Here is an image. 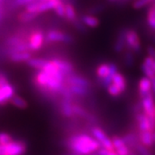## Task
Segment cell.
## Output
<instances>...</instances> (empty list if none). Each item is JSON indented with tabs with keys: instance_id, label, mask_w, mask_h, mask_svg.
Masks as SVG:
<instances>
[{
	"instance_id": "cell-5",
	"label": "cell",
	"mask_w": 155,
	"mask_h": 155,
	"mask_svg": "<svg viewBox=\"0 0 155 155\" xmlns=\"http://www.w3.org/2000/svg\"><path fill=\"white\" fill-rule=\"evenodd\" d=\"M135 121L137 124L139 132L150 131L155 132V120L151 119L143 111L135 113Z\"/></svg>"
},
{
	"instance_id": "cell-1",
	"label": "cell",
	"mask_w": 155,
	"mask_h": 155,
	"mask_svg": "<svg viewBox=\"0 0 155 155\" xmlns=\"http://www.w3.org/2000/svg\"><path fill=\"white\" fill-rule=\"evenodd\" d=\"M65 83L66 76L60 71L53 60L48 61L42 70H38L34 77V84L36 87L49 96L60 94L66 85Z\"/></svg>"
},
{
	"instance_id": "cell-35",
	"label": "cell",
	"mask_w": 155,
	"mask_h": 155,
	"mask_svg": "<svg viewBox=\"0 0 155 155\" xmlns=\"http://www.w3.org/2000/svg\"><path fill=\"white\" fill-rule=\"evenodd\" d=\"M135 151L137 152V153H138L139 155H154L151 151H150L148 147L143 146L141 143H140V144L136 147Z\"/></svg>"
},
{
	"instance_id": "cell-42",
	"label": "cell",
	"mask_w": 155,
	"mask_h": 155,
	"mask_svg": "<svg viewBox=\"0 0 155 155\" xmlns=\"http://www.w3.org/2000/svg\"><path fill=\"white\" fill-rule=\"evenodd\" d=\"M108 155H118L116 153V152L115 150H111V151H109V153Z\"/></svg>"
},
{
	"instance_id": "cell-45",
	"label": "cell",
	"mask_w": 155,
	"mask_h": 155,
	"mask_svg": "<svg viewBox=\"0 0 155 155\" xmlns=\"http://www.w3.org/2000/svg\"><path fill=\"white\" fill-rule=\"evenodd\" d=\"M153 139H154V141H155V132H153Z\"/></svg>"
},
{
	"instance_id": "cell-4",
	"label": "cell",
	"mask_w": 155,
	"mask_h": 155,
	"mask_svg": "<svg viewBox=\"0 0 155 155\" xmlns=\"http://www.w3.org/2000/svg\"><path fill=\"white\" fill-rule=\"evenodd\" d=\"M6 44L8 48H10L11 53L15 52H32L29 45H28V40H24L22 37H20L18 35H11L6 40Z\"/></svg>"
},
{
	"instance_id": "cell-11",
	"label": "cell",
	"mask_w": 155,
	"mask_h": 155,
	"mask_svg": "<svg viewBox=\"0 0 155 155\" xmlns=\"http://www.w3.org/2000/svg\"><path fill=\"white\" fill-rule=\"evenodd\" d=\"M142 111L151 119L155 120V97L153 92L140 100Z\"/></svg>"
},
{
	"instance_id": "cell-46",
	"label": "cell",
	"mask_w": 155,
	"mask_h": 155,
	"mask_svg": "<svg viewBox=\"0 0 155 155\" xmlns=\"http://www.w3.org/2000/svg\"><path fill=\"white\" fill-rule=\"evenodd\" d=\"M40 1H51V0H40Z\"/></svg>"
},
{
	"instance_id": "cell-38",
	"label": "cell",
	"mask_w": 155,
	"mask_h": 155,
	"mask_svg": "<svg viewBox=\"0 0 155 155\" xmlns=\"http://www.w3.org/2000/svg\"><path fill=\"white\" fill-rule=\"evenodd\" d=\"M35 1H37V0H15V3L17 6H27Z\"/></svg>"
},
{
	"instance_id": "cell-20",
	"label": "cell",
	"mask_w": 155,
	"mask_h": 155,
	"mask_svg": "<svg viewBox=\"0 0 155 155\" xmlns=\"http://www.w3.org/2000/svg\"><path fill=\"white\" fill-rule=\"evenodd\" d=\"M112 84H114L116 87L122 91V93L127 90V79H126L125 76H124L122 73H121V72H117L116 74L114 75L113 79H112Z\"/></svg>"
},
{
	"instance_id": "cell-13",
	"label": "cell",
	"mask_w": 155,
	"mask_h": 155,
	"mask_svg": "<svg viewBox=\"0 0 155 155\" xmlns=\"http://www.w3.org/2000/svg\"><path fill=\"white\" fill-rule=\"evenodd\" d=\"M53 61L57 65L60 71L66 77L74 73V66L70 61L64 60V59H61V58H54V59H53Z\"/></svg>"
},
{
	"instance_id": "cell-7",
	"label": "cell",
	"mask_w": 155,
	"mask_h": 155,
	"mask_svg": "<svg viewBox=\"0 0 155 155\" xmlns=\"http://www.w3.org/2000/svg\"><path fill=\"white\" fill-rule=\"evenodd\" d=\"M46 41L49 43L54 42H64V43H72L74 38L71 35L65 33L58 29H51L46 34Z\"/></svg>"
},
{
	"instance_id": "cell-25",
	"label": "cell",
	"mask_w": 155,
	"mask_h": 155,
	"mask_svg": "<svg viewBox=\"0 0 155 155\" xmlns=\"http://www.w3.org/2000/svg\"><path fill=\"white\" fill-rule=\"evenodd\" d=\"M48 60L42 59V58H31L30 60L27 61V64L30 67L35 68L36 70H42L48 64Z\"/></svg>"
},
{
	"instance_id": "cell-32",
	"label": "cell",
	"mask_w": 155,
	"mask_h": 155,
	"mask_svg": "<svg viewBox=\"0 0 155 155\" xmlns=\"http://www.w3.org/2000/svg\"><path fill=\"white\" fill-rule=\"evenodd\" d=\"M140 68H141V71L145 74V76L147 78H149L151 79H153V78H155V72L149 67L147 66L146 63H142L141 66H140Z\"/></svg>"
},
{
	"instance_id": "cell-21",
	"label": "cell",
	"mask_w": 155,
	"mask_h": 155,
	"mask_svg": "<svg viewBox=\"0 0 155 155\" xmlns=\"http://www.w3.org/2000/svg\"><path fill=\"white\" fill-rule=\"evenodd\" d=\"M31 58H32L31 52H28V51L15 52V53H11V54H10V60L12 62H16V63L27 62Z\"/></svg>"
},
{
	"instance_id": "cell-9",
	"label": "cell",
	"mask_w": 155,
	"mask_h": 155,
	"mask_svg": "<svg viewBox=\"0 0 155 155\" xmlns=\"http://www.w3.org/2000/svg\"><path fill=\"white\" fill-rule=\"evenodd\" d=\"M59 0H51V1H40L37 0L30 5L26 6V10L31 12H35L41 14L45 11L54 10L56 5L58 4Z\"/></svg>"
},
{
	"instance_id": "cell-28",
	"label": "cell",
	"mask_w": 155,
	"mask_h": 155,
	"mask_svg": "<svg viewBox=\"0 0 155 155\" xmlns=\"http://www.w3.org/2000/svg\"><path fill=\"white\" fill-rule=\"evenodd\" d=\"M11 103L12 105H14L15 107H17L18 109H27L28 108V102L24 98H22V97L17 96V95H14L13 97L11 99Z\"/></svg>"
},
{
	"instance_id": "cell-48",
	"label": "cell",
	"mask_w": 155,
	"mask_h": 155,
	"mask_svg": "<svg viewBox=\"0 0 155 155\" xmlns=\"http://www.w3.org/2000/svg\"><path fill=\"white\" fill-rule=\"evenodd\" d=\"M0 18H1V12H0Z\"/></svg>"
},
{
	"instance_id": "cell-37",
	"label": "cell",
	"mask_w": 155,
	"mask_h": 155,
	"mask_svg": "<svg viewBox=\"0 0 155 155\" xmlns=\"http://www.w3.org/2000/svg\"><path fill=\"white\" fill-rule=\"evenodd\" d=\"M72 23L74 24L75 28H77V30H78L79 32H81V33H85V32L87 31V29H86V26L84 24L81 20H78V19H77L75 22H72Z\"/></svg>"
},
{
	"instance_id": "cell-18",
	"label": "cell",
	"mask_w": 155,
	"mask_h": 155,
	"mask_svg": "<svg viewBox=\"0 0 155 155\" xmlns=\"http://www.w3.org/2000/svg\"><path fill=\"white\" fill-rule=\"evenodd\" d=\"M73 112H74V115L75 116H78L79 118H83L87 120L88 122H94L95 119L93 116L91 114H90L88 111L86 110L84 107H82L79 104H73Z\"/></svg>"
},
{
	"instance_id": "cell-15",
	"label": "cell",
	"mask_w": 155,
	"mask_h": 155,
	"mask_svg": "<svg viewBox=\"0 0 155 155\" xmlns=\"http://www.w3.org/2000/svg\"><path fill=\"white\" fill-rule=\"evenodd\" d=\"M14 94L15 89L10 83L0 86V104H5L8 101H11Z\"/></svg>"
},
{
	"instance_id": "cell-39",
	"label": "cell",
	"mask_w": 155,
	"mask_h": 155,
	"mask_svg": "<svg viewBox=\"0 0 155 155\" xmlns=\"http://www.w3.org/2000/svg\"><path fill=\"white\" fill-rule=\"evenodd\" d=\"M147 54L150 57H152L153 59L155 60V48L153 46H148L147 48Z\"/></svg>"
},
{
	"instance_id": "cell-23",
	"label": "cell",
	"mask_w": 155,
	"mask_h": 155,
	"mask_svg": "<svg viewBox=\"0 0 155 155\" xmlns=\"http://www.w3.org/2000/svg\"><path fill=\"white\" fill-rule=\"evenodd\" d=\"M80 20L86 27H89L91 28H97L100 25L99 19L92 15H87V14L83 15L80 17Z\"/></svg>"
},
{
	"instance_id": "cell-22",
	"label": "cell",
	"mask_w": 155,
	"mask_h": 155,
	"mask_svg": "<svg viewBox=\"0 0 155 155\" xmlns=\"http://www.w3.org/2000/svg\"><path fill=\"white\" fill-rule=\"evenodd\" d=\"M122 138L124 140V141L127 143V146L132 150L136 149V147L140 143L138 134H134V132H128Z\"/></svg>"
},
{
	"instance_id": "cell-10",
	"label": "cell",
	"mask_w": 155,
	"mask_h": 155,
	"mask_svg": "<svg viewBox=\"0 0 155 155\" xmlns=\"http://www.w3.org/2000/svg\"><path fill=\"white\" fill-rule=\"evenodd\" d=\"M1 147L3 155H23L27 149L25 142L22 140H12L9 144L1 145Z\"/></svg>"
},
{
	"instance_id": "cell-33",
	"label": "cell",
	"mask_w": 155,
	"mask_h": 155,
	"mask_svg": "<svg viewBox=\"0 0 155 155\" xmlns=\"http://www.w3.org/2000/svg\"><path fill=\"white\" fill-rule=\"evenodd\" d=\"M153 2V0H134L132 4V7L134 10H140L147 6Z\"/></svg>"
},
{
	"instance_id": "cell-36",
	"label": "cell",
	"mask_w": 155,
	"mask_h": 155,
	"mask_svg": "<svg viewBox=\"0 0 155 155\" xmlns=\"http://www.w3.org/2000/svg\"><path fill=\"white\" fill-rule=\"evenodd\" d=\"M12 141V137L9 134L0 133V145L9 144Z\"/></svg>"
},
{
	"instance_id": "cell-12",
	"label": "cell",
	"mask_w": 155,
	"mask_h": 155,
	"mask_svg": "<svg viewBox=\"0 0 155 155\" xmlns=\"http://www.w3.org/2000/svg\"><path fill=\"white\" fill-rule=\"evenodd\" d=\"M153 92V84L151 78L147 77L141 78L138 82V93L139 97L143 98L147 95Z\"/></svg>"
},
{
	"instance_id": "cell-44",
	"label": "cell",
	"mask_w": 155,
	"mask_h": 155,
	"mask_svg": "<svg viewBox=\"0 0 155 155\" xmlns=\"http://www.w3.org/2000/svg\"><path fill=\"white\" fill-rule=\"evenodd\" d=\"M0 155H3V149H2L1 145H0Z\"/></svg>"
},
{
	"instance_id": "cell-2",
	"label": "cell",
	"mask_w": 155,
	"mask_h": 155,
	"mask_svg": "<svg viewBox=\"0 0 155 155\" xmlns=\"http://www.w3.org/2000/svg\"><path fill=\"white\" fill-rule=\"evenodd\" d=\"M66 147L76 155H90L101 147L100 143L91 134H74L66 140Z\"/></svg>"
},
{
	"instance_id": "cell-27",
	"label": "cell",
	"mask_w": 155,
	"mask_h": 155,
	"mask_svg": "<svg viewBox=\"0 0 155 155\" xmlns=\"http://www.w3.org/2000/svg\"><path fill=\"white\" fill-rule=\"evenodd\" d=\"M147 22L149 28L155 31V3L148 8L147 11Z\"/></svg>"
},
{
	"instance_id": "cell-41",
	"label": "cell",
	"mask_w": 155,
	"mask_h": 155,
	"mask_svg": "<svg viewBox=\"0 0 155 155\" xmlns=\"http://www.w3.org/2000/svg\"><path fill=\"white\" fill-rule=\"evenodd\" d=\"M151 80H152V84H153V94L155 97V78H153Z\"/></svg>"
},
{
	"instance_id": "cell-34",
	"label": "cell",
	"mask_w": 155,
	"mask_h": 155,
	"mask_svg": "<svg viewBox=\"0 0 155 155\" xmlns=\"http://www.w3.org/2000/svg\"><path fill=\"white\" fill-rule=\"evenodd\" d=\"M107 91H108V93L110 95L111 97H120L122 94V91L117 88L114 84H111L108 87Z\"/></svg>"
},
{
	"instance_id": "cell-24",
	"label": "cell",
	"mask_w": 155,
	"mask_h": 155,
	"mask_svg": "<svg viewBox=\"0 0 155 155\" xmlns=\"http://www.w3.org/2000/svg\"><path fill=\"white\" fill-rule=\"evenodd\" d=\"M40 14L38 13H35V12H31V11H28L27 10L20 12L18 15H17V20L20 22H31L35 20L36 17H38Z\"/></svg>"
},
{
	"instance_id": "cell-19",
	"label": "cell",
	"mask_w": 155,
	"mask_h": 155,
	"mask_svg": "<svg viewBox=\"0 0 155 155\" xmlns=\"http://www.w3.org/2000/svg\"><path fill=\"white\" fill-rule=\"evenodd\" d=\"M139 140L141 144L147 147H152L154 145L155 141L153 139V133L150 131H144V132H139Z\"/></svg>"
},
{
	"instance_id": "cell-6",
	"label": "cell",
	"mask_w": 155,
	"mask_h": 155,
	"mask_svg": "<svg viewBox=\"0 0 155 155\" xmlns=\"http://www.w3.org/2000/svg\"><path fill=\"white\" fill-rule=\"evenodd\" d=\"M46 41V35L41 29H34L28 35V42L32 52L41 49Z\"/></svg>"
},
{
	"instance_id": "cell-3",
	"label": "cell",
	"mask_w": 155,
	"mask_h": 155,
	"mask_svg": "<svg viewBox=\"0 0 155 155\" xmlns=\"http://www.w3.org/2000/svg\"><path fill=\"white\" fill-rule=\"evenodd\" d=\"M91 134L99 142L102 147H104L110 151L115 150L113 142H112V138H110L105 133V131L102 127H98V126H93L91 128Z\"/></svg>"
},
{
	"instance_id": "cell-29",
	"label": "cell",
	"mask_w": 155,
	"mask_h": 155,
	"mask_svg": "<svg viewBox=\"0 0 155 155\" xmlns=\"http://www.w3.org/2000/svg\"><path fill=\"white\" fill-rule=\"evenodd\" d=\"M66 18L71 22H74L78 19L77 13L74 9V6L71 3L66 4Z\"/></svg>"
},
{
	"instance_id": "cell-30",
	"label": "cell",
	"mask_w": 155,
	"mask_h": 155,
	"mask_svg": "<svg viewBox=\"0 0 155 155\" xmlns=\"http://www.w3.org/2000/svg\"><path fill=\"white\" fill-rule=\"evenodd\" d=\"M56 15L61 18H66V4H64L63 0H59L55 9H54Z\"/></svg>"
},
{
	"instance_id": "cell-17",
	"label": "cell",
	"mask_w": 155,
	"mask_h": 155,
	"mask_svg": "<svg viewBox=\"0 0 155 155\" xmlns=\"http://www.w3.org/2000/svg\"><path fill=\"white\" fill-rule=\"evenodd\" d=\"M60 111L61 114L66 118H72L74 117L73 112V103L72 100H67L62 98V101L60 105Z\"/></svg>"
},
{
	"instance_id": "cell-26",
	"label": "cell",
	"mask_w": 155,
	"mask_h": 155,
	"mask_svg": "<svg viewBox=\"0 0 155 155\" xmlns=\"http://www.w3.org/2000/svg\"><path fill=\"white\" fill-rule=\"evenodd\" d=\"M69 90L71 91L73 96L75 97H86L89 94V90L90 88L83 87V86H78V85H74V84H67Z\"/></svg>"
},
{
	"instance_id": "cell-43",
	"label": "cell",
	"mask_w": 155,
	"mask_h": 155,
	"mask_svg": "<svg viewBox=\"0 0 155 155\" xmlns=\"http://www.w3.org/2000/svg\"><path fill=\"white\" fill-rule=\"evenodd\" d=\"M109 2H112V3H116V2H121V1H124V0H108Z\"/></svg>"
},
{
	"instance_id": "cell-14",
	"label": "cell",
	"mask_w": 155,
	"mask_h": 155,
	"mask_svg": "<svg viewBox=\"0 0 155 155\" xmlns=\"http://www.w3.org/2000/svg\"><path fill=\"white\" fill-rule=\"evenodd\" d=\"M66 84H74V85H78V86H83V87H86V88H90L91 85L90 80L87 79L86 78H84L82 76L74 74V73L66 77Z\"/></svg>"
},
{
	"instance_id": "cell-47",
	"label": "cell",
	"mask_w": 155,
	"mask_h": 155,
	"mask_svg": "<svg viewBox=\"0 0 155 155\" xmlns=\"http://www.w3.org/2000/svg\"><path fill=\"white\" fill-rule=\"evenodd\" d=\"M2 1H3V0H0V4H1V3H2Z\"/></svg>"
},
{
	"instance_id": "cell-16",
	"label": "cell",
	"mask_w": 155,
	"mask_h": 155,
	"mask_svg": "<svg viewBox=\"0 0 155 155\" xmlns=\"http://www.w3.org/2000/svg\"><path fill=\"white\" fill-rule=\"evenodd\" d=\"M126 32L127 28H122L117 35L114 44V50L117 54L122 53L126 48Z\"/></svg>"
},
{
	"instance_id": "cell-8",
	"label": "cell",
	"mask_w": 155,
	"mask_h": 155,
	"mask_svg": "<svg viewBox=\"0 0 155 155\" xmlns=\"http://www.w3.org/2000/svg\"><path fill=\"white\" fill-rule=\"evenodd\" d=\"M126 48L134 54H139L141 50V43L138 33L133 28H127L126 32Z\"/></svg>"
},
{
	"instance_id": "cell-40",
	"label": "cell",
	"mask_w": 155,
	"mask_h": 155,
	"mask_svg": "<svg viewBox=\"0 0 155 155\" xmlns=\"http://www.w3.org/2000/svg\"><path fill=\"white\" fill-rule=\"evenodd\" d=\"M103 9V7L101 5H97V6H95L93 8H91V10H90V12L91 13H95V12H99L101 10Z\"/></svg>"
},
{
	"instance_id": "cell-31",
	"label": "cell",
	"mask_w": 155,
	"mask_h": 155,
	"mask_svg": "<svg viewBox=\"0 0 155 155\" xmlns=\"http://www.w3.org/2000/svg\"><path fill=\"white\" fill-rule=\"evenodd\" d=\"M124 63L127 67H132L134 63V54L132 51L127 49L124 54Z\"/></svg>"
}]
</instances>
